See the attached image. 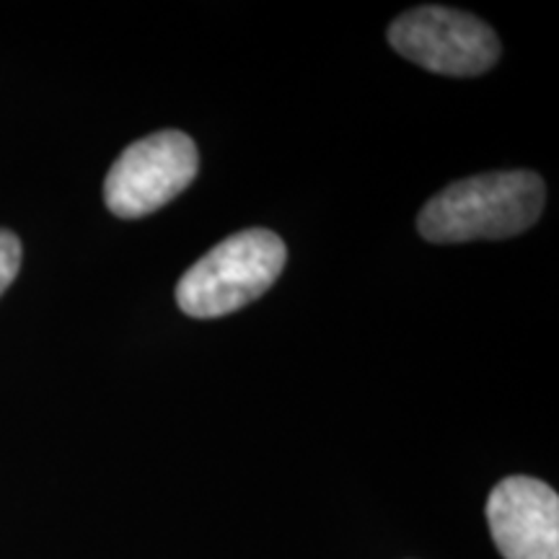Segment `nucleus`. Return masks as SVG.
<instances>
[{
    "instance_id": "nucleus-1",
    "label": "nucleus",
    "mask_w": 559,
    "mask_h": 559,
    "mask_svg": "<svg viewBox=\"0 0 559 559\" xmlns=\"http://www.w3.org/2000/svg\"><path fill=\"white\" fill-rule=\"evenodd\" d=\"M547 190L534 171H492L461 179L419 210L417 228L432 243L508 239L539 221Z\"/></svg>"
},
{
    "instance_id": "nucleus-2",
    "label": "nucleus",
    "mask_w": 559,
    "mask_h": 559,
    "mask_svg": "<svg viewBox=\"0 0 559 559\" xmlns=\"http://www.w3.org/2000/svg\"><path fill=\"white\" fill-rule=\"evenodd\" d=\"M288 260L283 239L267 228L228 236L200 257L177 283V304L187 317L215 319L264 296Z\"/></svg>"
},
{
    "instance_id": "nucleus-3",
    "label": "nucleus",
    "mask_w": 559,
    "mask_h": 559,
    "mask_svg": "<svg viewBox=\"0 0 559 559\" xmlns=\"http://www.w3.org/2000/svg\"><path fill=\"white\" fill-rule=\"evenodd\" d=\"M200 169L198 145L179 130H160L138 140L111 164L104 202L117 218L135 221L169 205L192 185Z\"/></svg>"
},
{
    "instance_id": "nucleus-4",
    "label": "nucleus",
    "mask_w": 559,
    "mask_h": 559,
    "mask_svg": "<svg viewBox=\"0 0 559 559\" xmlns=\"http://www.w3.org/2000/svg\"><path fill=\"white\" fill-rule=\"evenodd\" d=\"M389 45L404 60L453 79H472L500 58V41L485 21L443 5H419L389 26Z\"/></svg>"
},
{
    "instance_id": "nucleus-5",
    "label": "nucleus",
    "mask_w": 559,
    "mask_h": 559,
    "mask_svg": "<svg viewBox=\"0 0 559 559\" xmlns=\"http://www.w3.org/2000/svg\"><path fill=\"white\" fill-rule=\"evenodd\" d=\"M487 521L506 559H559V498L542 479H502L487 500Z\"/></svg>"
},
{
    "instance_id": "nucleus-6",
    "label": "nucleus",
    "mask_w": 559,
    "mask_h": 559,
    "mask_svg": "<svg viewBox=\"0 0 559 559\" xmlns=\"http://www.w3.org/2000/svg\"><path fill=\"white\" fill-rule=\"evenodd\" d=\"M21 270V241L16 234L0 228V296L11 288Z\"/></svg>"
}]
</instances>
